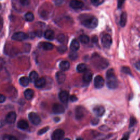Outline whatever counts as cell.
Wrapping results in <instances>:
<instances>
[{"instance_id": "obj_1", "label": "cell", "mask_w": 140, "mask_h": 140, "mask_svg": "<svg viewBox=\"0 0 140 140\" xmlns=\"http://www.w3.org/2000/svg\"><path fill=\"white\" fill-rule=\"evenodd\" d=\"M107 77V85L109 89H115L118 85V81L113 69H109L106 72Z\"/></svg>"}, {"instance_id": "obj_2", "label": "cell", "mask_w": 140, "mask_h": 140, "mask_svg": "<svg viewBox=\"0 0 140 140\" xmlns=\"http://www.w3.org/2000/svg\"><path fill=\"white\" fill-rule=\"evenodd\" d=\"M93 62L94 65L99 69H104L108 66V61L104 58L100 56L93 57Z\"/></svg>"}, {"instance_id": "obj_3", "label": "cell", "mask_w": 140, "mask_h": 140, "mask_svg": "<svg viewBox=\"0 0 140 140\" xmlns=\"http://www.w3.org/2000/svg\"><path fill=\"white\" fill-rule=\"evenodd\" d=\"M82 24L89 28H94L98 25V20L94 17L86 18L82 21Z\"/></svg>"}, {"instance_id": "obj_4", "label": "cell", "mask_w": 140, "mask_h": 140, "mask_svg": "<svg viewBox=\"0 0 140 140\" xmlns=\"http://www.w3.org/2000/svg\"><path fill=\"white\" fill-rule=\"evenodd\" d=\"M28 38V35L23 32H18L14 33L12 37V40L18 41H22L27 40Z\"/></svg>"}, {"instance_id": "obj_5", "label": "cell", "mask_w": 140, "mask_h": 140, "mask_svg": "<svg viewBox=\"0 0 140 140\" xmlns=\"http://www.w3.org/2000/svg\"><path fill=\"white\" fill-rule=\"evenodd\" d=\"M112 42V38L110 35L108 34L105 35L102 37L101 43L102 46L106 48H108L110 45H111Z\"/></svg>"}, {"instance_id": "obj_6", "label": "cell", "mask_w": 140, "mask_h": 140, "mask_svg": "<svg viewBox=\"0 0 140 140\" xmlns=\"http://www.w3.org/2000/svg\"><path fill=\"white\" fill-rule=\"evenodd\" d=\"M28 118L31 122L35 125H38L41 122V118L39 115L34 112H31L28 114Z\"/></svg>"}, {"instance_id": "obj_7", "label": "cell", "mask_w": 140, "mask_h": 140, "mask_svg": "<svg viewBox=\"0 0 140 140\" xmlns=\"http://www.w3.org/2000/svg\"><path fill=\"white\" fill-rule=\"evenodd\" d=\"M105 80L101 76H97L94 79V86L97 89H101L104 85Z\"/></svg>"}, {"instance_id": "obj_8", "label": "cell", "mask_w": 140, "mask_h": 140, "mask_svg": "<svg viewBox=\"0 0 140 140\" xmlns=\"http://www.w3.org/2000/svg\"><path fill=\"white\" fill-rule=\"evenodd\" d=\"M65 135V132L62 129H57L52 134L51 138L53 140H59L62 139Z\"/></svg>"}, {"instance_id": "obj_9", "label": "cell", "mask_w": 140, "mask_h": 140, "mask_svg": "<svg viewBox=\"0 0 140 140\" xmlns=\"http://www.w3.org/2000/svg\"><path fill=\"white\" fill-rule=\"evenodd\" d=\"M84 5V3L79 0H72L70 3V6L72 8L75 9L82 8Z\"/></svg>"}, {"instance_id": "obj_10", "label": "cell", "mask_w": 140, "mask_h": 140, "mask_svg": "<svg viewBox=\"0 0 140 140\" xmlns=\"http://www.w3.org/2000/svg\"><path fill=\"white\" fill-rule=\"evenodd\" d=\"M56 79L57 82L59 84H63L66 79V75L62 71H59L56 74Z\"/></svg>"}, {"instance_id": "obj_11", "label": "cell", "mask_w": 140, "mask_h": 140, "mask_svg": "<svg viewBox=\"0 0 140 140\" xmlns=\"http://www.w3.org/2000/svg\"><path fill=\"white\" fill-rule=\"evenodd\" d=\"M53 111L56 114H61L65 112L64 106L60 104H55L53 106Z\"/></svg>"}, {"instance_id": "obj_12", "label": "cell", "mask_w": 140, "mask_h": 140, "mask_svg": "<svg viewBox=\"0 0 140 140\" xmlns=\"http://www.w3.org/2000/svg\"><path fill=\"white\" fill-rule=\"evenodd\" d=\"M69 95L67 91H66L65 90H62L60 92L59 94V97L60 101L64 103V104H66L68 102L69 100Z\"/></svg>"}, {"instance_id": "obj_13", "label": "cell", "mask_w": 140, "mask_h": 140, "mask_svg": "<svg viewBox=\"0 0 140 140\" xmlns=\"http://www.w3.org/2000/svg\"><path fill=\"white\" fill-rule=\"evenodd\" d=\"M17 118L16 113L14 112H11L6 116V122L9 124H13L16 122Z\"/></svg>"}, {"instance_id": "obj_14", "label": "cell", "mask_w": 140, "mask_h": 140, "mask_svg": "<svg viewBox=\"0 0 140 140\" xmlns=\"http://www.w3.org/2000/svg\"><path fill=\"white\" fill-rule=\"evenodd\" d=\"M93 110H94V113H95V114L99 116V117L102 116L104 114V113L105 112V109L104 107L102 106H95Z\"/></svg>"}, {"instance_id": "obj_15", "label": "cell", "mask_w": 140, "mask_h": 140, "mask_svg": "<svg viewBox=\"0 0 140 140\" xmlns=\"http://www.w3.org/2000/svg\"><path fill=\"white\" fill-rule=\"evenodd\" d=\"M46 84V80L45 78H41L37 79L35 82V85L37 88H41L45 86Z\"/></svg>"}, {"instance_id": "obj_16", "label": "cell", "mask_w": 140, "mask_h": 140, "mask_svg": "<svg viewBox=\"0 0 140 140\" xmlns=\"http://www.w3.org/2000/svg\"><path fill=\"white\" fill-rule=\"evenodd\" d=\"M17 126L21 130H26L28 128V123L25 120H20L18 122Z\"/></svg>"}, {"instance_id": "obj_17", "label": "cell", "mask_w": 140, "mask_h": 140, "mask_svg": "<svg viewBox=\"0 0 140 140\" xmlns=\"http://www.w3.org/2000/svg\"><path fill=\"white\" fill-rule=\"evenodd\" d=\"M45 37L48 40H53L55 38V33L53 31L48 30L45 32Z\"/></svg>"}, {"instance_id": "obj_18", "label": "cell", "mask_w": 140, "mask_h": 140, "mask_svg": "<svg viewBox=\"0 0 140 140\" xmlns=\"http://www.w3.org/2000/svg\"><path fill=\"white\" fill-rule=\"evenodd\" d=\"M79 47H80L79 43L77 40L74 39L72 41L71 44L70 45V48L71 50L76 51L79 49Z\"/></svg>"}, {"instance_id": "obj_19", "label": "cell", "mask_w": 140, "mask_h": 140, "mask_svg": "<svg viewBox=\"0 0 140 140\" xmlns=\"http://www.w3.org/2000/svg\"><path fill=\"white\" fill-rule=\"evenodd\" d=\"M127 14L126 12H123L120 16V25L122 27H124L127 24Z\"/></svg>"}, {"instance_id": "obj_20", "label": "cell", "mask_w": 140, "mask_h": 140, "mask_svg": "<svg viewBox=\"0 0 140 140\" xmlns=\"http://www.w3.org/2000/svg\"><path fill=\"white\" fill-rule=\"evenodd\" d=\"M70 64L67 61H62L60 63L59 67L62 71H67L69 69Z\"/></svg>"}, {"instance_id": "obj_21", "label": "cell", "mask_w": 140, "mask_h": 140, "mask_svg": "<svg viewBox=\"0 0 140 140\" xmlns=\"http://www.w3.org/2000/svg\"><path fill=\"white\" fill-rule=\"evenodd\" d=\"M34 95L33 91L31 89H27L24 92L25 98L27 100H31L32 99Z\"/></svg>"}, {"instance_id": "obj_22", "label": "cell", "mask_w": 140, "mask_h": 140, "mask_svg": "<svg viewBox=\"0 0 140 140\" xmlns=\"http://www.w3.org/2000/svg\"><path fill=\"white\" fill-rule=\"evenodd\" d=\"M93 78L92 73L90 72H87L83 75V80L86 83H89L91 80Z\"/></svg>"}, {"instance_id": "obj_23", "label": "cell", "mask_w": 140, "mask_h": 140, "mask_svg": "<svg viewBox=\"0 0 140 140\" xmlns=\"http://www.w3.org/2000/svg\"><path fill=\"white\" fill-rule=\"evenodd\" d=\"M38 73L36 71H33L30 73V76H29V79H30V81H31V82H35V81L38 79Z\"/></svg>"}, {"instance_id": "obj_24", "label": "cell", "mask_w": 140, "mask_h": 140, "mask_svg": "<svg viewBox=\"0 0 140 140\" xmlns=\"http://www.w3.org/2000/svg\"><path fill=\"white\" fill-rule=\"evenodd\" d=\"M19 82L21 85H23L24 86H26L28 85L29 82H30V79H29V78H28L26 77H23L20 78L19 80Z\"/></svg>"}, {"instance_id": "obj_25", "label": "cell", "mask_w": 140, "mask_h": 140, "mask_svg": "<svg viewBox=\"0 0 140 140\" xmlns=\"http://www.w3.org/2000/svg\"><path fill=\"white\" fill-rule=\"evenodd\" d=\"M42 46L43 49L46 50H50L53 49L54 48V46L53 45V44H51L49 42L43 43Z\"/></svg>"}, {"instance_id": "obj_26", "label": "cell", "mask_w": 140, "mask_h": 140, "mask_svg": "<svg viewBox=\"0 0 140 140\" xmlns=\"http://www.w3.org/2000/svg\"><path fill=\"white\" fill-rule=\"evenodd\" d=\"M83 109L81 107H79L76 109V117L77 118H81L84 115Z\"/></svg>"}, {"instance_id": "obj_27", "label": "cell", "mask_w": 140, "mask_h": 140, "mask_svg": "<svg viewBox=\"0 0 140 140\" xmlns=\"http://www.w3.org/2000/svg\"><path fill=\"white\" fill-rule=\"evenodd\" d=\"M79 41L83 44H87L89 42V37L86 35H82L79 36Z\"/></svg>"}, {"instance_id": "obj_28", "label": "cell", "mask_w": 140, "mask_h": 140, "mask_svg": "<svg viewBox=\"0 0 140 140\" xmlns=\"http://www.w3.org/2000/svg\"><path fill=\"white\" fill-rule=\"evenodd\" d=\"M77 70L79 72H84L86 70V65L84 64H80L78 65L77 67Z\"/></svg>"}, {"instance_id": "obj_29", "label": "cell", "mask_w": 140, "mask_h": 140, "mask_svg": "<svg viewBox=\"0 0 140 140\" xmlns=\"http://www.w3.org/2000/svg\"><path fill=\"white\" fill-rule=\"evenodd\" d=\"M25 20L27 21H32L34 20L35 17H34L33 14L32 12H28L25 14Z\"/></svg>"}, {"instance_id": "obj_30", "label": "cell", "mask_w": 140, "mask_h": 140, "mask_svg": "<svg viewBox=\"0 0 140 140\" xmlns=\"http://www.w3.org/2000/svg\"><path fill=\"white\" fill-rule=\"evenodd\" d=\"M92 4L95 6H98L104 3L105 0H90Z\"/></svg>"}, {"instance_id": "obj_31", "label": "cell", "mask_w": 140, "mask_h": 140, "mask_svg": "<svg viewBox=\"0 0 140 140\" xmlns=\"http://www.w3.org/2000/svg\"><path fill=\"white\" fill-rule=\"evenodd\" d=\"M67 50V47H66L64 45H61L60 46H59L57 48V50L59 52H60L61 53H63Z\"/></svg>"}, {"instance_id": "obj_32", "label": "cell", "mask_w": 140, "mask_h": 140, "mask_svg": "<svg viewBox=\"0 0 140 140\" xmlns=\"http://www.w3.org/2000/svg\"><path fill=\"white\" fill-rule=\"evenodd\" d=\"M136 119L134 117H131L130 120V124H129V127H132V126H134L136 124Z\"/></svg>"}, {"instance_id": "obj_33", "label": "cell", "mask_w": 140, "mask_h": 140, "mask_svg": "<svg viewBox=\"0 0 140 140\" xmlns=\"http://www.w3.org/2000/svg\"><path fill=\"white\" fill-rule=\"evenodd\" d=\"M65 37L62 34H60L59 35H58L57 37V40L60 43L64 42L65 41Z\"/></svg>"}, {"instance_id": "obj_34", "label": "cell", "mask_w": 140, "mask_h": 140, "mask_svg": "<svg viewBox=\"0 0 140 140\" xmlns=\"http://www.w3.org/2000/svg\"><path fill=\"white\" fill-rule=\"evenodd\" d=\"M49 129V127H45V128H44L42 129H41L40 130L38 131V135H42L43 134H45L46 133V132Z\"/></svg>"}, {"instance_id": "obj_35", "label": "cell", "mask_w": 140, "mask_h": 140, "mask_svg": "<svg viewBox=\"0 0 140 140\" xmlns=\"http://www.w3.org/2000/svg\"><path fill=\"white\" fill-rule=\"evenodd\" d=\"M70 57L72 60H75L77 57V54L75 51H72V52L70 53Z\"/></svg>"}, {"instance_id": "obj_36", "label": "cell", "mask_w": 140, "mask_h": 140, "mask_svg": "<svg viewBox=\"0 0 140 140\" xmlns=\"http://www.w3.org/2000/svg\"><path fill=\"white\" fill-rule=\"evenodd\" d=\"M122 71L123 72H124L125 73H127V74H129V75L131 74L130 69L128 67H123L122 69Z\"/></svg>"}, {"instance_id": "obj_37", "label": "cell", "mask_w": 140, "mask_h": 140, "mask_svg": "<svg viewBox=\"0 0 140 140\" xmlns=\"http://www.w3.org/2000/svg\"><path fill=\"white\" fill-rule=\"evenodd\" d=\"M20 3L21 5H23L24 6H28L29 4L30 3L29 0H20Z\"/></svg>"}, {"instance_id": "obj_38", "label": "cell", "mask_w": 140, "mask_h": 140, "mask_svg": "<svg viewBox=\"0 0 140 140\" xmlns=\"http://www.w3.org/2000/svg\"><path fill=\"white\" fill-rule=\"evenodd\" d=\"M3 139H8V140H16L17 138L14 137L13 136L10 135H5L3 137Z\"/></svg>"}, {"instance_id": "obj_39", "label": "cell", "mask_w": 140, "mask_h": 140, "mask_svg": "<svg viewBox=\"0 0 140 140\" xmlns=\"http://www.w3.org/2000/svg\"><path fill=\"white\" fill-rule=\"evenodd\" d=\"M124 1L125 0H118V4H117L118 8H121Z\"/></svg>"}, {"instance_id": "obj_40", "label": "cell", "mask_w": 140, "mask_h": 140, "mask_svg": "<svg viewBox=\"0 0 140 140\" xmlns=\"http://www.w3.org/2000/svg\"><path fill=\"white\" fill-rule=\"evenodd\" d=\"M6 100V96L3 94H0V103H2Z\"/></svg>"}, {"instance_id": "obj_41", "label": "cell", "mask_w": 140, "mask_h": 140, "mask_svg": "<svg viewBox=\"0 0 140 140\" xmlns=\"http://www.w3.org/2000/svg\"><path fill=\"white\" fill-rule=\"evenodd\" d=\"M91 41L94 43H97L98 42V37L96 36H93V37H92V38H91Z\"/></svg>"}, {"instance_id": "obj_42", "label": "cell", "mask_w": 140, "mask_h": 140, "mask_svg": "<svg viewBox=\"0 0 140 140\" xmlns=\"http://www.w3.org/2000/svg\"><path fill=\"white\" fill-rule=\"evenodd\" d=\"M70 99H71V101L74 102V101H76L77 100V98L76 96L75 95H73L71 96Z\"/></svg>"}, {"instance_id": "obj_43", "label": "cell", "mask_w": 140, "mask_h": 140, "mask_svg": "<svg viewBox=\"0 0 140 140\" xmlns=\"http://www.w3.org/2000/svg\"><path fill=\"white\" fill-rule=\"evenodd\" d=\"M36 35L38 37H41L42 36V31L41 30H38L36 32Z\"/></svg>"}, {"instance_id": "obj_44", "label": "cell", "mask_w": 140, "mask_h": 140, "mask_svg": "<svg viewBox=\"0 0 140 140\" xmlns=\"http://www.w3.org/2000/svg\"><path fill=\"white\" fill-rule=\"evenodd\" d=\"M136 66V67L140 71V60H139L138 61H137L135 65Z\"/></svg>"}, {"instance_id": "obj_45", "label": "cell", "mask_w": 140, "mask_h": 140, "mask_svg": "<svg viewBox=\"0 0 140 140\" xmlns=\"http://www.w3.org/2000/svg\"><path fill=\"white\" fill-rule=\"evenodd\" d=\"M129 133H126V134H125L124 135V136H123V137L122 138V139H128V138H129Z\"/></svg>"}, {"instance_id": "obj_46", "label": "cell", "mask_w": 140, "mask_h": 140, "mask_svg": "<svg viewBox=\"0 0 140 140\" xmlns=\"http://www.w3.org/2000/svg\"><path fill=\"white\" fill-rule=\"evenodd\" d=\"M139 47H140V43H139Z\"/></svg>"}]
</instances>
